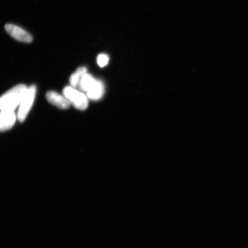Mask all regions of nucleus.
<instances>
[{"label":"nucleus","instance_id":"nucleus-7","mask_svg":"<svg viewBox=\"0 0 248 248\" xmlns=\"http://www.w3.org/2000/svg\"><path fill=\"white\" fill-rule=\"evenodd\" d=\"M105 88L103 83L96 80L92 88L86 92L87 97L93 100H99L104 94Z\"/></svg>","mask_w":248,"mask_h":248},{"label":"nucleus","instance_id":"nucleus-6","mask_svg":"<svg viewBox=\"0 0 248 248\" xmlns=\"http://www.w3.org/2000/svg\"><path fill=\"white\" fill-rule=\"evenodd\" d=\"M46 98L51 104L61 109H67L71 105L70 102L64 95L58 94L55 92H48L46 93Z\"/></svg>","mask_w":248,"mask_h":248},{"label":"nucleus","instance_id":"nucleus-3","mask_svg":"<svg viewBox=\"0 0 248 248\" xmlns=\"http://www.w3.org/2000/svg\"><path fill=\"white\" fill-rule=\"evenodd\" d=\"M36 93L35 86L32 85L28 88L26 94L18 107L17 117L20 122L22 123L26 120L35 100Z\"/></svg>","mask_w":248,"mask_h":248},{"label":"nucleus","instance_id":"nucleus-9","mask_svg":"<svg viewBox=\"0 0 248 248\" xmlns=\"http://www.w3.org/2000/svg\"><path fill=\"white\" fill-rule=\"evenodd\" d=\"M87 73L86 67H81L78 68L75 73H73L70 77V82L71 87L76 88L79 86L80 79L82 77Z\"/></svg>","mask_w":248,"mask_h":248},{"label":"nucleus","instance_id":"nucleus-2","mask_svg":"<svg viewBox=\"0 0 248 248\" xmlns=\"http://www.w3.org/2000/svg\"><path fill=\"white\" fill-rule=\"evenodd\" d=\"M63 95L77 109L85 110L88 107V97L82 92L71 86H66L63 91Z\"/></svg>","mask_w":248,"mask_h":248},{"label":"nucleus","instance_id":"nucleus-10","mask_svg":"<svg viewBox=\"0 0 248 248\" xmlns=\"http://www.w3.org/2000/svg\"><path fill=\"white\" fill-rule=\"evenodd\" d=\"M109 61V58L105 54H101L98 56L97 63L101 67L106 66Z\"/></svg>","mask_w":248,"mask_h":248},{"label":"nucleus","instance_id":"nucleus-5","mask_svg":"<svg viewBox=\"0 0 248 248\" xmlns=\"http://www.w3.org/2000/svg\"><path fill=\"white\" fill-rule=\"evenodd\" d=\"M17 116L14 111H0V132L7 131L15 125Z\"/></svg>","mask_w":248,"mask_h":248},{"label":"nucleus","instance_id":"nucleus-4","mask_svg":"<svg viewBox=\"0 0 248 248\" xmlns=\"http://www.w3.org/2000/svg\"><path fill=\"white\" fill-rule=\"evenodd\" d=\"M5 29L9 35L18 41L26 43L32 42V36L27 31L20 27L14 24H7L5 26Z\"/></svg>","mask_w":248,"mask_h":248},{"label":"nucleus","instance_id":"nucleus-8","mask_svg":"<svg viewBox=\"0 0 248 248\" xmlns=\"http://www.w3.org/2000/svg\"><path fill=\"white\" fill-rule=\"evenodd\" d=\"M95 80L96 79L91 74H85L80 80L79 86L80 91L86 93L88 92L94 84Z\"/></svg>","mask_w":248,"mask_h":248},{"label":"nucleus","instance_id":"nucleus-1","mask_svg":"<svg viewBox=\"0 0 248 248\" xmlns=\"http://www.w3.org/2000/svg\"><path fill=\"white\" fill-rule=\"evenodd\" d=\"M28 88L20 84L14 87L0 97V110L14 111L19 107L26 95Z\"/></svg>","mask_w":248,"mask_h":248}]
</instances>
